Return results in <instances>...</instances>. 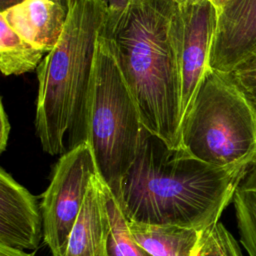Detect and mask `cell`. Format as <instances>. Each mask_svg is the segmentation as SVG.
Masks as SVG:
<instances>
[{"mask_svg": "<svg viewBox=\"0 0 256 256\" xmlns=\"http://www.w3.org/2000/svg\"><path fill=\"white\" fill-rule=\"evenodd\" d=\"M180 26L175 1L131 0L109 6L102 28L143 127L172 149H182Z\"/></svg>", "mask_w": 256, "mask_h": 256, "instance_id": "obj_1", "label": "cell"}, {"mask_svg": "<svg viewBox=\"0 0 256 256\" xmlns=\"http://www.w3.org/2000/svg\"><path fill=\"white\" fill-rule=\"evenodd\" d=\"M243 169L207 164L143 128L117 203L129 221L205 231L232 201Z\"/></svg>", "mask_w": 256, "mask_h": 256, "instance_id": "obj_2", "label": "cell"}, {"mask_svg": "<svg viewBox=\"0 0 256 256\" xmlns=\"http://www.w3.org/2000/svg\"><path fill=\"white\" fill-rule=\"evenodd\" d=\"M108 8L107 0H74L59 42L36 70L35 128L43 150L50 155L67 152L66 134L69 149L87 142L97 42Z\"/></svg>", "mask_w": 256, "mask_h": 256, "instance_id": "obj_3", "label": "cell"}, {"mask_svg": "<svg viewBox=\"0 0 256 256\" xmlns=\"http://www.w3.org/2000/svg\"><path fill=\"white\" fill-rule=\"evenodd\" d=\"M181 148L223 168H243L256 155V110L229 73H205L182 121Z\"/></svg>", "mask_w": 256, "mask_h": 256, "instance_id": "obj_4", "label": "cell"}, {"mask_svg": "<svg viewBox=\"0 0 256 256\" xmlns=\"http://www.w3.org/2000/svg\"><path fill=\"white\" fill-rule=\"evenodd\" d=\"M143 128L137 104L101 30L88 103L87 143L100 178L117 202Z\"/></svg>", "mask_w": 256, "mask_h": 256, "instance_id": "obj_5", "label": "cell"}, {"mask_svg": "<svg viewBox=\"0 0 256 256\" xmlns=\"http://www.w3.org/2000/svg\"><path fill=\"white\" fill-rule=\"evenodd\" d=\"M98 174L90 145L67 150L58 160L51 182L42 196L45 243L53 256H63L92 178Z\"/></svg>", "mask_w": 256, "mask_h": 256, "instance_id": "obj_6", "label": "cell"}, {"mask_svg": "<svg viewBox=\"0 0 256 256\" xmlns=\"http://www.w3.org/2000/svg\"><path fill=\"white\" fill-rule=\"evenodd\" d=\"M180 7L179 55L182 78L183 118L191 108L205 73L217 23V9L211 0H198Z\"/></svg>", "mask_w": 256, "mask_h": 256, "instance_id": "obj_7", "label": "cell"}, {"mask_svg": "<svg viewBox=\"0 0 256 256\" xmlns=\"http://www.w3.org/2000/svg\"><path fill=\"white\" fill-rule=\"evenodd\" d=\"M256 55V0H228L217 11L210 68L229 73Z\"/></svg>", "mask_w": 256, "mask_h": 256, "instance_id": "obj_8", "label": "cell"}, {"mask_svg": "<svg viewBox=\"0 0 256 256\" xmlns=\"http://www.w3.org/2000/svg\"><path fill=\"white\" fill-rule=\"evenodd\" d=\"M42 224L35 197L2 168L0 244L20 249H35L40 242Z\"/></svg>", "mask_w": 256, "mask_h": 256, "instance_id": "obj_9", "label": "cell"}, {"mask_svg": "<svg viewBox=\"0 0 256 256\" xmlns=\"http://www.w3.org/2000/svg\"><path fill=\"white\" fill-rule=\"evenodd\" d=\"M110 230L105 183L96 174L90 182L63 256H109Z\"/></svg>", "mask_w": 256, "mask_h": 256, "instance_id": "obj_10", "label": "cell"}, {"mask_svg": "<svg viewBox=\"0 0 256 256\" xmlns=\"http://www.w3.org/2000/svg\"><path fill=\"white\" fill-rule=\"evenodd\" d=\"M68 9L52 0H24L0 13V18L24 40L50 52L67 23Z\"/></svg>", "mask_w": 256, "mask_h": 256, "instance_id": "obj_11", "label": "cell"}, {"mask_svg": "<svg viewBox=\"0 0 256 256\" xmlns=\"http://www.w3.org/2000/svg\"><path fill=\"white\" fill-rule=\"evenodd\" d=\"M127 221L135 241L152 256H195L203 233L178 225Z\"/></svg>", "mask_w": 256, "mask_h": 256, "instance_id": "obj_12", "label": "cell"}, {"mask_svg": "<svg viewBox=\"0 0 256 256\" xmlns=\"http://www.w3.org/2000/svg\"><path fill=\"white\" fill-rule=\"evenodd\" d=\"M232 202L240 241L248 256H256V155L244 167Z\"/></svg>", "mask_w": 256, "mask_h": 256, "instance_id": "obj_13", "label": "cell"}, {"mask_svg": "<svg viewBox=\"0 0 256 256\" xmlns=\"http://www.w3.org/2000/svg\"><path fill=\"white\" fill-rule=\"evenodd\" d=\"M0 29V69L2 74L6 76L21 75L37 70L45 52L24 40L3 19H1Z\"/></svg>", "mask_w": 256, "mask_h": 256, "instance_id": "obj_14", "label": "cell"}, {"mask_svg": "<svg viewBox=\"0 0 256 256\" xmlns=\"http://www.w3.org/2000/svg\"><path fill=\"white\" fill-rule=\"evenodd\" d=\"M105 193L111 222V230L108 238V255L152 256L133 238L128 227L127 218L106 184Z\"/></svg>", "mask_w": 256, "mask_h": 256, "instance_id": "obj_15", "label": "cell"}, {"mask_svg": "<svg viewBox=\"0 0 256 256\" xmlns=\"http://www.w3.org/2000/svg\"><path fill=\"white\" fill-rule=\"evenodd\" d=\"M195 256H242V253L233 235L218 221L203 231Z\"/></svg>", "mask_w": 256, "mask_h": 256, "instance_id": "obj_16", "label": "cell"}, {"mask_svg": "<svg viewBox=\"0 0 256 256\" xmlns=\"http://www.w3.org/2000/svg\"><path fill=\"white\" fill-rule=\"evenodd\" d=\"M229 74L256 110V55L238 65Z\"/></svg>", "mask_w": 256, "mask_h": 256, "instance_id": "obj_17", "label": "cell"}, {"mask_svg": "<svg viewBox=\"0 0 256 256\" xmlns=\"http://www.w3.org/2000/svg\"><path fill=\"white\" fill-rule=\"evenodd\" d=\"M0 123H1V133H0V151L3 152L6 149L9 132H10V124L7 113L5 111L3 102H1V113H0Z\"/></svg>", "mask_w": 256, "mask_h": 256, "instance_id": "obj_18", "label": "cell"}, {"mask_svg": "<svg viewBox=\"0 0 256 256\" xmlns=\"http://www.w3.org/2000/svg\"><path fill=\"white\" fill-rule=\"evenodd\" d=\"M0 256H32L20 248L0 244Z\"/></svg>", "mask_w": 256, "mask_h": 256, "instance_id": "obj_19", "label": "cell"}, {"mask_svg": "<svg viewBox=\"0 0 256 256\" xmlns=\"http://www.w3.org/2000/svg\"><path fill=\"white\" fill-rule=\"evenodd\" d=\"M24 0H0V12L22 2Z\"/></svg>", "mask_w": 256, "mask_h": 256, "instance_id": "obj_20", "label": "cell"}, {"mask_svg": "<svg viewBox=\"0 0 256 256\" xmlns=\"http://www.w3.org/2000/svg\"><path fill=\"white\" fill-rule=\"evenodd\" d=\"M52 1H54V2H56V3H58V4H60V5H62L63 7H65V8L68 9V10L71 9V7H72V5H73V2H74V0H52Z\"/></svg>", "mask_w": 256, "mask_h": 256, "instance_id": "obj_21", "label": "cell"}, {"mask_svg": "<svg viewBox=\"0 0 256 256\" xmlns=\"http://www.w3.org/2000/svg\"><path fill=\"white\" fill-rule=\"evenodd\" d=\"M131 0H107L109 6L111 7H118V6H122L124 4H126L127 2H129Z\"/></svg>", "mask_w": 256, "mask_h": 256, "instance_id": "obj_22", "label": "cell"}, {"mask_svg": "<svg viewBox=\"0 0 256 256\" xmlns=\"http://www.w3.org/2000/svg\"><path fill=\"white\" fill-rule=\"evenodd\" d=\"M227 1H228V0H212V2H213V4H214V6L216 7L217 11H218Z\"/></svg>", "mask_w": 256, "mask_h": 256, "instance_id": "obj_23", "label": "cell"}, {"mask_svg": "<svg viewBox=\"0 0 256 256\" xmlns=\"http://www.w3.org/2000/svg\"><path fill=\"white\" fill-rule=\"evenodd\" d=\"M173 1H175L179 6H183V5H185V4H188V3H192V2H196V1H198V0H173ZM212 1V0H211ZM213 3V2H212Z\"/></svg>", "mask_w": 256, "mask_h": 256, "instance_id": "obj_24", "label": "cell"}]
</instances>
